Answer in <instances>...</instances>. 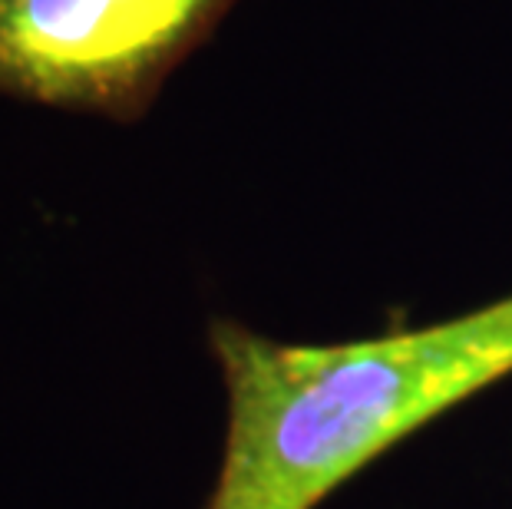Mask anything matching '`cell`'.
<instances>
[{
  "instance_id": "7a4b0ae2",
  "label": "cell",
  "mask_w": 512,
  "mask_h": 509,
  "mask_svg": "<svg viewBox=\"0 0 512 509\" xmlns=\"http://www.w3.org/2000/svg\"><path fill=\"white\" fill-rule=\"evenodd\" d=\"M238 0H0V93L139 119Z\"/></svg>"
},
{
  "instance_id": "6da1fadb",
  "label": "cell",
  "mask_w": 512,
  "mask_h": 509,
  "mask_svg": "<svg viewBox=\"0 0 512 509\" xmlns=\"http://www.w3.org/2000/svg\"><path fill=\"white\" fill-rule=\"evenodd\" d=\"M228 430L205 509H318L370 463L512 377V295L423 328L288 344L209 324Z\"/></svg>"
}]
</instances>
